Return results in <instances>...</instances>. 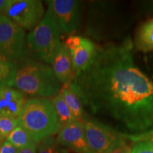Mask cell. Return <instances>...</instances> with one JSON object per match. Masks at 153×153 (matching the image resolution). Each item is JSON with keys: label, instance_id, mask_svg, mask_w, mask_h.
Instances as JSON below:
<instances>
[{"label": "cell", "instance_id": "obj_1", "mask_svg": "<svg viewBox=\"0 0 153 153\" xmlns=\"http://www.w3.org/2000/svg\"><path fill=\"white\" fill-rule=\"evenodd\" d=\"M133 48L130 38L97 46L67 85L90 114L135 143L153 133V81L135 65Z\"/></svg>", "mask_w": 153, "mask_h": 153}, {"label": "cell", "instance_id": "obj_2", "mask_svg": "<svg viewBox=\"0 0 153 153\" xmlns=\"http://www.w3.org/2000/svg\"><path fill=\"white\" fill-rule=\"evenodd\" d=\"M10 87L34 97L53 98L60 92L62 85L51 66L25 55L13 64Z\"/></svg>", "mask_w": 153, "mask_h": 153}, {"label": "cell", "instance_id": "obj_3", "mask_svg": "<svg viewBox=\"0 0 153 153\" xmlns=\"http://www.w3.org/2000/svg\"><path fill=\"white\" fill-rule=\"evenodd\" d=\"M17 119L18 126L27 132L37 144L59 133L62 128L52 101L43 97L27 99Z\"/></svg>", "mask_w": 153, "mask_h": 153}, {"label": "cell", "instance_id": "obj_4", "mask_svg": "<svg viewBox=\"0 0 153 153\" xmlns=\"http://www.w3.org/2000/svg\"><path fill=\"white\" fill-rule=\"evenodd\" d=\"M62 32L48 11L43 19L26 37L29 50L36 58L41 62L51 64L57 49L62 43Z\"/></svg>", "mask_w": 153, "mask_h": 153}, {"label": "cell", "instance_id": "obj_5", "mask_svg": "<svg viewBox=\"0 0 153 153\" xmlns=\"http://www.w3.org/2000/svg\"><path fill=\"white\" fill-rule=\"evenodd\" d=\"M87 144L95 153H106L127 143L126 137L110 126L85 115L82 120Z\"/></svg>", "mask_w": 153, "mask_h": 153}, {"label": "cell", "instance_id": "obj_6", "mask_svg": "<svg viewBox=\"0 0 153 153\" xmlns=\"http://www.w3.org/2000/svg\"><path fill=\"white\" fill-rule=\"evenodd\" d=\"M25 38L24 29L0 14V60L13 65L25 56Z\"/></svg>", "mask_w": 153, "mask_h": 153}, {"label": "cell", "instance_id": "obj_7", "mask_svg": "<svg viewBox=\"0 0 153 153\" xmlns=\"http://www.w3.org/2000/svg\"><path fill=\"white\" fill-rule=\"evenodd\" d=\"M45 9L39 0H9L1 14L24 30L33 29L41 22Z\"/></svg>", "mask_w": 153, "mask_h": 153}, {"label": "cell", "instance_id": "obj_8", "mask_svg": "<svg viewBox=\"0 0 153 153\" xmlns=\"http://www.w3.org/2000/svg\"><path fill=\"white\" fill-rule=\"evenodd\" d=\"M46 2L47 11L51 14L62 33L72 34L78 29L82 19L79 1L49 0Z\"/></svg>", "mask_w": 153, "mask_h": 153}, {"label": "cell", "instance_id": "obj_9", "mask_svg": "<svg viewBox=\"0 0 153 153\" xmlns=\"http://www.w3.org/2000/svg\"><path fill=\"white\" fill-rule=\"evenodd\" d=\"M57 144L74 153H95L89 148L86 140L83 124L75 120L65 125L56 137Z\"/></svg>", "mask_w": 153, "mask_h": 153}, {"label": "cell", "instance_id": "obj_10", "mask_svg": "<svg viewBox=\"0 0 153 153\" xmlns=\"http://www.w3.org/2000/svg\"><path fill=\"white\" fill-rule=\"evenodd\" d=\"M27 99L26 94L14 87H0V116L18 118Z\"/></svg>", "mask_w": 153, "mask_h": 153}, {"label": "cell", "instance_id": "obj_11", "mask_svg": "<svg viewBox=\"0 0 153 153\" xmlns=\"http://www.w3.org/2000/svg\"><path fill=\"white\" fill-rule=\"evenodd\" d=\"M51 65L55 76L62 86L68 85L73 76V70L70 51L64 43L57 49Z\"/></svg>", "mask_w": 153, "mask_h": 153}, {"label": "cell", "instance_id": "obj_12", "mask_svg": "<svg viewBox=\"0 0 153 153\" xmlns=\"http://www.w3.org/2000/svg\"><path fill=\"white\" fill-rule=\"evenodd\" d=\"M97 45L87 38H82V41L77 46L70 50L71 56L73 74L78 73L85 68L94 55Z\"/></svg>", "mask_w": 153, "mask_h": 153}, {"label": "cell", "instance_id": "obj_13", "mask_svg": "<svg viewBox=\"0 0 153 153\" xmlns=\"http://www.w3.org/2000/svg\"><path fill=\"white\" fill-rule=\"evenodd\" d=\"M135 48L144 53L153 51V18L140 26L135 37Z\"/></svg>", "mask_w": 153, "mask_h": 153}, {"label": "cell", "instance_id": "obj_14", "mask_svg": "<svg viewBox=\"0 0 153 153\" xmlns=\"http://www.w3.org/2000/svg\"><path fill=\"white\" fill-rule=\"evenodd\" d=\"M60 93L74 118L82 121L85 116V109L79 97L68 85H63Z\"/></svg>", "mask_w": 153, "mask_h": 153}, {"label": "cell", "instance_id": "obj_15", "mask_svg": "<svg viewBox=\"0 0 153 153\" xmlns=\"http://www.w3.org/2000/svg\"><path fill=\"white\" fill-rule=\"evenodd\" d=\"M7 141L12 144L18 150L29 148L37 145L31 136L21 126H18L7 138Z\"/></svg>", "mask_w": 153, "mask_h": 153}, {"label": "cell", "instance_id": "obj_16", "mask_svg": "<svg viewBox=\"0 0 153 153\" xmlns=\"http://www.w3.org/2000/svg\"><path fill=\"white\" fill-rule=\"evenodd\" d=\"M51 101H52L55 111L57 113L60 123L62 127L66 124L76 120L70 111L68 105L66 104L65 101L63 99L60 93L53 97Z\"/></svg>", "mask_w": 153, "mask_h": 153}, {"label": "cell", "instance_id": "obj_17", "mask_svg": "<svg viewBox=\"0 0 153 153\" xmlns=\"http://www.w3.org/2000/svg\"><path fill=\"white\" fill-rule=\"evenodd\" d=\"M37 153H66L57 144L56 137L51 136L38 143Z\"/></svg>", "mask_w": 153, "mask_h": 153}, {"label": "cell", "instance_id": "obj_18", "mask_svg": "<svg viewBox=\"0 0 153 153\" xmlns=\"http://www.w3.org/2000/svg\"><path fill=\"white\" fill-rule=\"evenodd\" d=\"M17 126L18 119L16 118L0 116V137L3 142Z\"/></svg>", "mask_w": 153, "mask_h": 153}, {"label": "cell", "instance_id": "obj_19", "mask_svg": "<svg viewBox=\"0 0 153 153\" xmlns=\"http://www.w3.org/2000/svg\"><path fill=\"white\" fill-rule=\"evenodd\" d=\"M13 75V65L0 60V87H10Z\"/></svg>", "mask_w": 153, "mask_h": 153}, {"label": "cell", "instance_id": "obj_20", "mask_svg": "<svg viewBox=\"0 0 153 153\" xmlns=\"http://www.w3.org/2000/svg\"><path fill=\"white\" fill-rule=\"evenodd\" d=\"M131 153H153V140H145L134 143L131 146Z\"/></svg>", "mask_w": 153, "mask_h": 153}, {"label": "cell", "instance_id": "obj_21", "mask_svg": "<svg viewBox=\"0 0 153 153\" xmlns=\"http://www.w3.org/2000/svg\"><path fill=\"white\" fill-rule=\"evenodd\" d=\"M18 151V149L7 140L4 141L0 146V153H17Z\"/></svg>", "mask_w": 153, "mask_h": 153}, {"label": "cell", "instance_id": "obj_22", "mask_svg": "<svg viewBox=\"0 0 153 153\" xmlns=\"http://www.w3.org/2000/svg\"><path fill=\"white\" fill-rule=\"evenodd\" d=\"M106 153H131V146L126 143Z\"/></svg>", "mask_w": 153, "mask_h": 153}, {"label": "cell", "instance_id": "obj_23", "mask_svg": "<svg viewBox=\"0 0 153 153\" xmlns=\"http://www.w3.org/2000/svg\"><path fill=\"white\" fill-rule=\"evenodd\" d=\"M17 153H37V145H34L27 148L19 150Z\"/></svg>", "mask_w": 153, "mask_h": 153}, {"label": "cell", "instance_id": "obj_24", "mask_svg": "<svg viewBox=\"0 0 153 153\" xmlns=\"http://www.w3.org/2000/svg\"><path fill=\"white\" fill-rule=\"evenodd\" d=\"M9 2V0H0V14H2Z\"/></svg>", "mask_w": 153, "mask_h": 153}, {"label": "cell", "instance_id": "obj_25", "mask_svg": "<svg viewBox=\"0 0 153 153\" xmlns=\"http://www.w3.org/2000/svg\"><path fill=\"white\" fill-rule=\"evenodd\" d=\"M3 143V141H2V140L1 139V137H0V146H1V143Z\"/></svg>", "mask_w": 153, "mask_h": 153}, {"label": "cell", "instance_id": "obj_26", "mask_svg": "<svg viewBox=\"0 0 153 153\" xmlns=\"http://www.w3.org/2000/svg\"><path fill=\"white\" fill-rule=\"evenodd\" d=\"M66 153H67V152H66Z\"/></svg>", "mask_w": 153, "mask_h": 153}]
</instances>
